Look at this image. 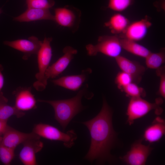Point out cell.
<instances>
[{
    "instance_id": "cell-1",
    "label": "cell",
    "mask_w": 165,
    "mask_h": 165,
    "mask_svg": "<svg viewBox=\"0 0 165 165\" xmlns=\"http://www.w3.org/2000/svg\"><path fill=\"white\" fill-rule=\"evenodd\" d=\"M112 111L105 98H103L102 108L94 117L83 122L89 131L91 143L85 159L98 163L112 162L113 157L110 152L117 139V133L112 123Z\"/></svg>"
},
{
    "instance_id": "cell-2",
    "label": "cell",
    "mask_w": 165,
    "mask_h": 165,
    "mask_svg": "<svg viewBox=\"0 0 165 165\" xmlns=\"http://www.w3.org/2000/svg\"><path fill=\"white\" fill-rule=\"evenodd\" d=\"M88 86H85L74 97L67 99L47 100L39 99L38 101L49 104L53 107L54 117L64 130L72 119L84 109L81 103L83 97L88 95ZM90 95V94H89Z\"/></svg>"
},
{
    "instance_id": "cell-3",
    "label": "cell",
    "mask_w": 165,
    "mask_h": 165,
    "mask_svg": "<svg viewBox=\"0 0 165 165\" xmlns=\"http://www.w3.org/2000/svg\"><path fill=\"white\" fill-rule=\"evenodd\" d=\"M52 39L51 38L45 37L37 54L38 72L35 75L37 80L33 83V86L38 91L44 90L47 84L48 80L45 74L52 55L50 45Z\"/></svg>"
},
{
    "instance_id": "cell-4",
    "label": "cell",
    "mask_w": 165,
    "mask_h": 165,
    "mask_svg": "<svg viewBox=\"0 0 165 165\" xmlns=\"http://www.w3.org/2000/svg\"><path fill=\"white\" fill-rule=\"evenodd\" d=\"M162 103L160 100L152 103L141 97H131L127 108V123L130 125H132L134 120L144 116L152 110H155L157 114H161L162 109L160 105Z\"/></svg>"
},
{
    "instance_id": "cell-5",
    "label": "cell",
    "mask_w": 165,
    "mask_h": 165,
    "mask_svg": "<svg viewBox=\"0 0 165 165\" xmlns=\"http://www.w3.org/2000/svg\"><path fill=\"white\" fill-rule=\"evenodd\" d=\"M32 132L40 137L62 141L64 146L68 148L74 145L77 138L76 134L72 130L64 133L55 127L43 123L35 124Z\"/></svg>"
},
{
    "instance_id": "cell-6",
    "label": "cell",
    "mask_w": 165,
    "mask_h": 165,
    "mask_svg": "<svg viewBox=\"0 0 165 165\" xmlns=\"http://www.w3.org/2000/svg\"><path fill=\"white\" fill-rule=\"evenodd\" d=\"M88 55L94 56L101 53L116 58L120 55L122 48L119 38L116 36L103 35L98 38L95 45L89 44L86 46Z\"/></svg>"
},
{
    "instance_id": "cell-7",
    "label": "cell",
    "mask_w": 165,
    "mask_h": 165,
    "mask_svg": "<svg viewBox=\"0 0 165 165\" xmlns=\"http://www.w3.org/2000/svg\"><path fill=\"white\" fill-rule=\"evenodd\" d=\"M152 149L149 145L143 144L142 139L139 140L134 142L130 150L120 158L127 165H144Z\"/></svg>"
},
{
    "instance_id": "cell-8",
    "label": "cell",
    "mask_w": 165,
    "mask_h": 165,
    "mask_svg": "<svg viewBox=\"0 0 165 165\" xmlns=\"http://www.w3.org/2000/svg\"><path fill=\"white\" fill-rule=\"evenodd\" d=\"M63 52V55L47 69L45 75L47 80L50 78H56L61 74L77 53L76 50L69 46L65 47Z\"/></svg>"
},
{
    "instance_id": "cell-9",
    "label": "cell",
    "mask_w": 165,
    "mask_h": 165,
    "mask_svg": "<svg viewBox=\"0 0 165 165\" xmlns=\"http://www.w3.org/2000/svg\"><path fill=\"white\" fill-rule=\"evenodd\" d=\"M42 43V41L34 36L30 37L28 39L6 41L3 42L4 45L22 52L24 54L22 58L25 60H28L32 54H37Z\"/></svg>"
},
{
    "instance_id": "cell-10",
    "label": "cell",
    "mask_w": 165,
    "mask_h": 165,
    "mask_svg": "<svg viewBox=\"0 0 165 165\" xmlns=\"http://www.w3.org/2000/svg\"><path fill=\"white\" fill-rule=\"evenodd\" d=\"M40 138L33 132L25 133L20 131L8 125L2 135L0 137V142L4 146L15 150L19 145L33 138Z\"/></svg>"
},
{
    "instance_id": "cell-11",
    "label": "cell",
    "mask_w": 165,
    "mask_h": 165,
    "mask_svg": "<svg viewBox=\"0 0 165 165\" xmlns=\"http://www.w3.org/2000/svg\"><path fill=\"white\" fill-rule=\"evenodd\" d=\"M40 138L28 139L22 144L23 147L20 152L19 158L25 165H36V154L40 151L43 147Z\"/></svg>"
},
{
    "instance_id": "cell-12",
    "label": "cell",
    "mask_w": 165,
    "mask_h": 165,
    "mask_svg": "<svg viewBox=\"0 0 165 165\" xmlns=\"http://www.w3.org/2000/svg\"><path fill=\"white\" fill-rule=\"evenodd\" d=\"M92 72V70L88 68L82 70L80 74L62 76L52 82L55 85L75 91L82 86Z\"/></svg>"
},
{
    "instance_id": "cell-13",
    "label": "cell",
    "mask_w": 165,
    "mask_h": 165,
    "mask_svg": "<svg viewBox=\"0 0 165 165\" xmlns=\"http://www.w3.org/2000/svg\"><path fill=\"white\" fill-rule=\"evenodd\" d=\"M115 59L122 71L128 73L132 77L133 82L138 84L141 82L145 71V68L143 66L120 55Z\"/></svg>"
},
{
    "instance_id": "cell-14",
    "label": "cell",
    "mask_w": 165,
    "mask_h": 165,
    "mask_svg": "<svg viewBox=\"0 0 165 165\" xmlns=\"http://www.w3.org/2000/svg\"><path fill=\"white\" fill-rule=\"evenodd\" d=\"M15 97V106L21 111L36 108V101L31 92V88L19 87L13 92Z\"/></svg>"
},
{
    "instance_id": "cell-15",
    "label": "cell",
    "mask_w": 165,
    "mask_h": 165,
    "mask_svg": "<svg viewBox=\"0 0 165 165\" xmlns=\"http://www.w3.org/2000/svg\"><path fill=\"white\" fill-rule=\"evenodd\" d=\"M151 23L147 19H142L130 24L123 33L125 38L136 42L143 39L146 35Z\"/></svg>"
},
{
    "instance_id": "cell-16",
    "label": "cell",
    "mask_w": 165,
    "mask_h": 165,
    "mask_svg": "<svg viewBox=\"0 0 165 165\" xmlns=\"http://www.w3.org/2000/svg\"><path fill=\"white\" fill-rule=\"evenodd\" d=\"M43 20L54 21V15L51 13L49 9L28 8L24 13L13 19L15 21L20 22Z\"/></svg>"
},
{
    "instance_id": "cell-17",
    "label": "cell",
    "mask_w": 165,
    "mask_h": 165,
    "mask_svg": "<svg viewBox=\"0 0 165 165\" xmlns=\"http://www.w3.org/2000/svg\"><path fill=\"white\" fill-rule=\"evenodd\" d=\"M164 120L159 117L155 118L152 124L145 130L143 138L146 141L152 143L159 141L164 135Z\"/></svg>"
},
{
    "instance_id": "cell-18",
    "label": "cell",
    "mask_w": 165,
    "mask_h": 165,
    "mask_svg": "<svg viewBox=\"0 0 165 165\" xmlns=\"http://www.w3.org/2000/svg\"><path fill=\"white\" fill-rule=\"evenodd\" d=\"M54 21L59 25L70 27L74 24L75 15L71 10L65 8H59L55 9Z\"/></svg>"
},
{
    "instance_id": "cell-19",
    "label": "cell",
    "mask_w": 165,
    "mask_h": 165,
    "mask_svg": "<svg viewBox=\"0 0 165 165\" xmlns=\"http://www.w3.org/2000/svg\"><path fill=\"white\" fill-rule=\"evenodd\" d=\"M130 24L128 19L124 16L117 13L112 16L105 24L113 33H123Z\"/></svg>"
},
{
    "instance_id": "cell-20",
    "label": "cell",
    "mask_w": 165,
    "mask_h": 165,
    "mask_svg": "<svg viewBox=\"0 0 165 165\" xmlns=\"http://www.w3.org/2000/svg\"><path fill=\"white\" fill-rule=\"evenodd\" d=\"M119 41L122 49L135 55L145 58L151 52L136 41L125 38H119Z\"/></svg>"
},
{
    "instance_id": "cell-21",
    "label": "cell",
    "mask_w": 165,
    "mask_h": 165,
    "mask_svg": "<svg viewBox=\"0 0 165 165\" xmlns=\"http://www.w3.org/2000/svg\"><path fill=\"white\" fill-rule=\"evenodd\" d=\"M8 100L3 95L0 97V120L6 121L11 116H15L18 118L25 115L24 112L18 109L15 106L7 104Z\"/></svg>"
},
{
    "instance_id": "cell-22",
    "label": "cell",
    "mask_w": 165,
    "mask_h": 165,
    "mask_svg": "<svg viewBox=\"0 0 165 165\" xmlns=\"http://www.w3.org/2000/svg\"><path fill=\"white\" fill-rule=\"evenodd\" d=\"M145 58V64L148 68L157 69L165 62V52L164 50L156 53L151 52Z\"/></svg>"
},
{
    "instance_id": "cell-23",
    "label": "cell",
    "mask_w": 165,
    "mask_h": 165,
    "mask_svg": "<svg viewBox=\"0 0 165 165\" xmlns=\"http://www.w3.org/2000/svg\"><path fill=\"white\" fill-rule=\"evenodd\" d=\"M122 89L126 94L131 97H144L146 92L143 88L139 86L137 84L132 82L123 87Z\"/></svg>"
},
{
    "instance_id": "cell-24",
    "label": "cell",
    "mask_w": 165,
    "mask_h": 165,
    "mask_svg": "<svg viewBox=\"0 0 165 165\" xmlns=\"http://www.w3.org/2000/svg\"><path fill=\"white\" fill-rule=\"evenodd\" d=\"M14 156V150L4 146L0 142V161L5 165H9Z\"/></svg>"
},
{
    "instance_id": "cell-25",
    "label": "cell",
    "mask_w": 165,
    "mask_h": 165,
    "mask_svg": "<svg viewBox=\"0 0 165 165\" xmlns=\"http://www.w3.org/2000/svg\"><path fill=\"white\" fill-rule=\"evenodd\" d=\"M133 0H109L108 7L116 12H122L132 3Z\"/></svg>"
},
{
    "instance_id": "cell-26",
    "label": "cell",
    "mask_w": 165,
    "mask_h": 165,
    "mask_svg": "<svg viewBox=\"0 0 165 165\" xmlns=\"http://www.w3.org/2000/svg\"><path fill=\"white\" fill-rule=\"evenodd\" d=\"M28 8L49 9L54 5L53 1L50 0H26Z\"/></svg>"
},
{
    "instance_id": "cell-27",
    "label": "cell",
    "mask_w": 165,
    "mask_h": 165,
    "mask_svg": "<svg viewBox=\"0 0 165 165\" xmlns=\"http://www.w3.org/2000/svg\"><path fill=\"white\" fill-rule=\"evenodd\" d=\"M115 82L118 87L122 89L130 83L133 82V80L130 75L122 71L118 73L115 79Z\"/></svg>"
},
{
    "instance_id": "cell-28",
    "label": "cell",
    "mask_w": 165,
    "mask_h": 165,
    "mask_svg": "<svg viewBox=\"0 0 165 165\" xmlns=\"http://www.w3.org/2000/svg\"><path fill=\"white\" fill-rule=\"evenodd\" d=\"M164 66L160 67L157 69L156 74L160 77L159 89V94L163 98H165V71Z\"/></svg>"
},
{
    "instance_id": "cell-29",
    "label": "cell",
    "mask_w": 165,
    "mask_h": 165,
    "mask_svg": "<svg viewBox=\"0 0 165 165\" xmlns=\"http://www.w3.org/2000/svg\"><path fill=\"white\" fill-rule=\"evenodd\" d=\"M3 69L2 65L0 64V97L3 95L2 90L4 84V78L2 73Z\"/></svg>"
},
{
    "instance_id": "cell-30",
    "label": "cell",
    "mask_w": 165,
    "mask_h": 165,
    "mask_svg": "<svg viewBox=\"0 0 165 165\" xmlns=\"http://www.w3.org/2000/svg\"><path fill=\"white\" fill-rule=\"evenodd\" d=\"M6 121L0 120V137L3 134L8 126Z\"/></svg>"
},
{
    "instance_id": "cell-31",
    "label": "cell",
    "mask_w": 165,
    "mask_h": 165,
    "mask_svg": "<svg viewBox=\"0 0 165 165\" xmlns=\"http://www.w3.org/2000/svg\"><path fill=\"white\" fill-rule=\"evenodd\" d=\"M2 9L0 8V14L2 13Z\"/></svg>"
}]
</instances>
